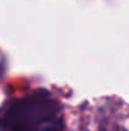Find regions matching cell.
<instances>
[{"mask_svg":"<svg viewBox=\"0 0 129 131\" xmlns=\"http://www.w3.org/2000/svg\"><path fill=\"white\" fill-rule=\"evenodd\" d=\"M5 131H60L54 102L39 95L15 101L1 118Z\"/></svg>","mask_w":129,"mask_h":131,"instance_id":"obj_1","label":"cell"}]
</instances>
